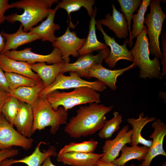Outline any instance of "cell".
I'll return each mask as SVG.
<instances>
[{"label": "cell", "instance_id": "obj_1", "mask_svg": "<svg viewBox=\"0 0 166 166\" xmlns=\"http://www.w3.org/2000/svg\"><path fill=\"white\" fill-rule=\"evenodd\" d=\"M113 107L96 103L81 106L77 110L76 115L66 124L64 131L74 138L94 134L102 128L106 121L105 115Z\"/></svg>", "mask_w": 166, "mask_h": 166}, {"label": "cell", "instance_id": "obj_2", "mask_svg": "<svg viewBox=\"0 0 166 166\" xmlns=\"http://www.w3.org/2000/svg\"><path fill=\"white\" fill-rule=\"evenodd\" d=\"M57 0H20L11 4L18 9H22L23 13L21 14L17 13L12 14L6 17V19L9 22L14 23L18 21L23 26L26 32L29 31L38 23L47 17L53 4Z\"/></svg>", "mask_w": 166, "mask_h": 166}, {"label": "cell", "instance_id": "obj_3", "mask_svg": "<svg viewBox=\"0 0 166 166\" xmlns=\"http://www.w3.org/2000/svg\"><path fill=\"white\" fill-rule=\"evenodd\" d=\"M31 106L34 116L32 134L37 130L41 131L50 126V133L54 134L61 125L67 123V111L62 106L54 110L45 97H38Z\"/></svg>", "mask_w": 166, "mask_h": 166}, {"label": "cell", "instance_id": "obj_4", "mask_svg": "<svg viewBox=\"0 0 166 166\" xmlns=\"http://www.w3.org/2000/svg\"><path fill=\"white\" fill-rule=\"evenodd\" d=\"M147 34V27L144 26L130 51L133 58V63L139 68L140 78L160 79L162 77L159 59L155 57L152 60L150 59Z\"/></svg>", "mask_w": 166, "mask_h": 166}, {"label": "cell", "instance_id": "obj_5", "mask_svg": "<svg viewBox=\"0 0 166 166\" xmlns=\"http://www.w3.org/2000/svg\"><path fill=\"white\" fill-rule=\"evenodd\" d=\"M45 97L55 110L60 106L67 111L77 105L101 102L100 94L87 87L75 88L69 92L56 90L48 93Z\"/></svg>", "mask_w": 166, "mask_h": 166}, {"label": "cell", "instance_id": "obj_6", "mask_svg": "<svg viewBox=\"0 0 166 166\" xmlns=\"http://www.w3.org/2000/svg\"><path fill=\"white\" fill-rule=\"evenodd\" d=\"M160 0L150 1V12L146 15L144 23L147 27V32L150 42L149 49L152 55L161 59L162 53L160 47L159 37L161 33L163 22L166 15L162 11Z\"/></svg>", "mask_w": 166, "mask_h": 166}, {"label": "cell", "instance_id": "obj_7", "mask_svg": "<svg viewBox=\"0 0 166 166\" xmlns=\"http://www.w3.org/2000/svg\"><path fill=\"white\" fill-rule=\"evenodd\" d=\"M69 74V76H65L59 73L52 84L42 89L38 97H45L51 92L60 89L87 87L101 92L106 89V86L99 80L89 81L82 79L76 72H70Z\"/></svg>", "mask_w": 166, "mask_h": 166}, {"label": "cell", "instance_id": "obj_8", "mask_svg": "<svg viewBox=\"0 0 166 166\" xmlns=\"http://www.w3.org/2000/svg\"><path fill=\"white\" fill-rule=\"evenodd\" d=\"M0 113V149L12 148L13 146L22 147L25 150L31 148L34 140L20 133Z\"/></svg>", "mask_w": 166, "mask_h": 166}, {"label": "cell", "instance_id": "obj_9", "mask_svg": "<svg viewBox=\"0 0 166 166\" xmlns=\"http://www.w3.org/2000/svg\"><path fill=\"white\" fill-rule=\"evenodd\" d=\"M31 48L28 47L19 51L12 50L3 54L9 58L25 62L29 64L42 62L54 64L65 62L60 50L57 47H54L50 54L46 55L34 53L31 51Z\"/></svg>", "mask_w": 166, "mask_h": 166}, {"label": "cell", "instance_id": "obj_10", "mask_svg": "<svg viewBox=\"0 0 166 166\" xmlns=\"http://www.w3.org/2000/svg\"><path fill=\"white\" fill-rule=\"evenodd\" d=\"M68 26L64 34L62 36L57 37L52 43L53 46L58 48L62 55V57L65 64L69 63V56L77 57L79 55L78 51L84 45L86 40L85 38L78 37L75 32L71 31Z\"/></svg>", "mask_w": 166, "mask_h": 166}, {"label": "cell", "instance_id": "obj_11", "mask_svg": "<svg viewBox=\"0 0 166 166\" xmlns=\"http://www.w3.org/2000/svg\"><path fill=\"white\" fill-rule=\"evenodd\" d=\"M109 53V49L108 47L101 50L96 55L89 53L80 55L75 62L65 63L61 73L64 74L67 72H75L81 77L87 78L90 68L95 64L102 63Z\"/></svg>", "mask_w": 166, "mask_h": 166}, {"label": "cell", "instance_id": "obj_12", "mask_svg": "<svg viewBox=\"0 0 166 166\" xmlns=\"http://www.w3.org/2000/svg\"><path fill=\"white\" fill-rule=\"evenodd\" d=\"M128 125L124 126L112 140H106L102 147L103 156L99 161L105 163L112 162L119 156L123 146L131 144L132 130H129Z\"/></svg>", "mask_w": 166, "mask_h": 166}, {"label": "cell", "instance_id": "obj_13", "mask_svg": "<svg viewBox=\"0 0 166 166\" xmlns=\"http://www.w3.org/2000/svg\"><path fill=\"white\" fill-rule=\"evenodd\" d=\"M96 26L103 34L105 44L110 48L109 55L104 60L109 68H114L117 61L121 60L133 62V57L126 47L128 40L125 41L123 45H120L116 42L114 37H111L107 34L97 20L96 21Z\"/></svg>", "mask_w": 166, "mask_h": 166}, {"label": "cell", "instance_id": "obj_14", "mask_svg": "<svg viewBox=\"0 0 166 166\" xmlns=\"http://www.w3.org/2000/svg\"><path fill=\"white\" fill-rule=\"evenodd\" d=\"M152 127L154 130L149 137L152 139V144L141 166H151L152 160L158 155L166 156L163 147L164 139L166 135V125L158 119L153 122Z\"/></svg>", "mask_w": 166, "mask_h": 166}, {"label": "cell", "instance_id": "obj_15", "mask_svg": "<svg viewBox=\"0 0 166 166\" xmlns=\"http://www.w3.org/2000/svg\"><path fill=\"white\" fill-rule=\"evenodd\" d=\"M135 66V63H133L125 68L112 70L104 67L102 63L96 64L89 70L87 78H96L112 90H115L117 89L116 83L117 77Z\"/></svg>", "mask_w": 166, "mask_h": 166}, {"label": "cell", "instance_id": "obj_16", "mask_svg": "<svg viewBox=\"0 0 166 166\" xmlns=\"http://www.w3.org/2000/svg\"><path fill=\"white\" fill-rule=\"evenodd\" d=\"M112 14L108 13L105 16V19H98L97 21L102 25L108 27L113 31L116 37L120 39H126L128 34V23L123 13L117 10L112 4Z\"/></svg>", "mask_w": 166, "mask_h": 166}, {"label": "cell", "instance_id": "obj_17", "mask_svg": "<svg viewBox=\"0 0 166 166\" xmlns=\"http://www.w3.org/2000/svg\"><path fill=\"white\" fill-rule=\"evenodd\" d=\"M103 155V153H58L57 155V160L59 162L72 166H94L97 165Z\"/></svg>", "mask_w": 166, "mask_h": 166}, {"label": "cell", "instance_id": "obj_18", "mask_svg": "<svg viewBox=\"0 0 166 166\" xmlns=\"http://www.w3.org/2000/svg\"><path fill=\"white\" fill-rule=\"evenodd\" d=\"M0 34L6 40L4 47L1 53L2 54L11 49L16 50L23 45L41 39V37L37 34L24 31L22 24L20 25L18 30L14 33L9 34L2 30Z\"/></svg>", "mask_w": 166, "mask_h": 166}, {"label": "cell", "instance_id": "obj_19", "mask_svg": "<svg viewBox=\"0 0 166 166\" xmlns=\"http://www.w3.org/2000/svg\"><path fill=\"white\" fill-rule=\"evenodd\" d=\"M33 121L32 106L20 102L14 126L16 127L17 130L22 136L30 138L33 134L32 131Z\"/></svg>", "mask_w": 166, "mask_h": 166}, {"label": "cell", "instance_id": "obj_20", "mask_svg": "<svg viewBox=\"0 0 166 166\" xmlns=\"http://www.w3.org/2000/svg\"><path fill=\"white\" fill-rule=\"evenodd\" d=\"M0 67L5 72L19 74L38 81H41L38 75L32 70L30 64L9 58L2 54H0Z\"/></svg>", "mask_w": 166, "mask_h": 166}, {"label": "cell", "instance_id": "obj_21", "mask_svg": "<svg viewBox=\"0 0 166 166\" xmlns=\"http://www.w3.org/2000/svg\"><path fill=\"white\" fill-rule=\"evenodd\" d=\"M60 8L57 4L51 10L47 18L38 26L32 28L29 32L37 34L41 37L43 42L49 41L52 43L56 39L55 32L60 29V26L54 23L56 13Z\"/></svg>", "mask_w": 166, "mask_h": 166}, {"label": "cell", "instance_id": "obj_22", "mask_svg": "<svg viewBox=\"0 0 166 166\" xmlns=\"http://www.w3.org/2000/svg\"><path fill=\"white\" fill-rule=\"evenodd\" d=\"M65 63L63 62L47 65L42 62L30 65L32 70L39 76L45 88L52 84L58 74L61 73Z\"/></svg>", "mask_w": 166, "mask_h": 166}, {"label": "cell", "instance_id": "obj_23", "mask_svg": "<svg viewBox=\"0 0 166 166\" xmlns=\"http://www.w3.org/2000/svg\"><path fill=\"white\" fill-rule=\"evenodd\" d=\"M144 113L142 112L139 115L138 118H129L127 121L132 127L131 145H136L140 144L149 148L152 145V140L144 138L141 133L142 129L147 123L155 121L156 118L154 117H148V116L144 117Z\"/></svg>", "mask_w": 166, "mask_h": 166}, {"label": "cell", "instance_id": "obj_24", "mask_svg": "<svg viewBox=\"0 0 166 166\" xmlns=\"http://www.w3.org/2000/svg\"><path fill=\"white\" fill-rule=\"evenodd\" d=\"M97 9L95 6L93 9V13L90 21L89 34L85 42L78 51L80 55L91 53L94 51L102 50L108 48L105 44L99 42L97 37L96 32V20L95 17Z\"/></svg>", "mask_w": 166, "mask_h": 166}, {"label": "cell", "instance_id": "obj_25", "mask_svg": "<svg viewBox=\"0 0 166 166\" xmlns=\"http://www.w3.org/2000/svg\"><path fill=\"white\" fill-rule=\"evenodd\" d=\"M43 143L46 144L43 142H40L33 152L29 156L19 160H14L12 158L7 159L6 160L9 163L11 164L20 163H24L28 166H41L47 157L55 156L57 155L56 148L53 146H50L46 151L42 152L40 150V147Z\"/></svg>", "mask_w": 166, "mask_h": 166}, {"label": "cell", "instance_id": "obj_26", "mask_svg": "<svg viewBox=\"0 0 166 166\" xmlns=\"http://www.w3.org/2000/svg\"><path fill=\"white\" fill-rule=\"evenodd\" d=\"M44 88L43 83L41 81L35 85L19 87L10 90L8 93L10 97H14L20 102L32 105Z\"/></svg>", "mask_w": 166, "mask_h": 166}, {"label": "cell", "instance_id": "obj_27", "mask_svg": "<svg viewBox=\"0 0 166 166\" xmlns=\"http://www.w3.org/2000/svg\"><path fill=\"white\" fill-rule=\"evenodd\" d=\"M149 150V148L144 146L138 145L129 147L124 145L121 151L120 157L112 162L118 166H124L128 161L136 159L138 161L144 160Z\"/></svg>", "mask_w": 166, "mask_h": 166}, {"label": "cell", "instance_id": "obj_28", "mask_svg": "<svg viewBox=\"0 0 166 166\" xmlns=\"http://www.w3.org/2000/svg\"><path fill=\"white\" fill-rule=\"evenodd\" d=\"M95 2L94 0H62L59 2L57 4L60 8L63 9L67 11L70 20L69 27L73 28L75 25H73L71 22L70 13L79 10L81 7H84L91 18L93 14V7Z\"/></svg>", "mask_w": 166, "mask_h": 166}, {"label": "cell", "instance_id": "obj_29", "mask_svg": "<svg viewBox=\"0 0 166 166\" xmlns=\"http://www.w3.org/2000/svg\"><path fill=\"white\" fill-rule=\"evenodd\" d=\"M150 0H143L136 14H134L132 17L133 21L132 30L131 31V37L128 40L129 46L131 47L133 44V39L138 36L143 30L144 15L148 6L150 5Z\"/></svg>", "mask_w": 166, "mask_h": 166}, {"label": "cell", "instance_id": "obj_30", "mask_svg": "<svg viewBox=\"0 0 166 166\" xmlns=\"http://www.w3.org/2000/svg\"><path fill=\"white\" fill-rule=\"evenodd\" d=\"M98 145L97 141L93 139L80 143L72 142L65 145L60 150L59 153H62L70 152L83 153H93Z\"/></svg>", "mask_w": 166, "mask_h": 166}, {"label": "cell", "instance_id": "obj_31", "mask_svg": "<svg viewBox=\"0 0 166 166\" xmlns=\"http://www.w3.org/2000/svg\"><path fill=\"white\" fill-rule=\"evenodd\" d=\"M10 90L25 86H33L38 84L41 81H38L17 73L5 72Z\"/></svg>", "mask_w": 166, "mask_h": 166}, {"label": "cell", "instance_id": "obj_32", "mask_svg": "<svg viewBox=\"0 0 166 166\" xmlns=\"http://www.w3.org/2000/svg\"><path fill=\"white\" fill-rule=\"evenodd\" d=\"M122 116L118 112L113 113V117L105 122L102 128L100 130L98 136L101 139L110 138L114 132L119 130L120 125L122 122Z\"/></svg>", "mask_w": 166, "mask_h": 166}, {"label": "cell", "instance_id": "obj_33", "mask_svg": "<svg viewBox=\"0 0 166 166\" xmlns=\"http://www.w3.org/2000/svg\"><path fill=\"white\" fill-rule=\"evenodd\" d=\"M142 0H118L121 7L120 10L123 13L128 23L129 34L131 37V25L133 14L140 6Z\"/></svg>", "mask_w": 166, "mask_h": 166}, {"label": "cell", "instance_id": "obj_34", "mask_svg": "<svg viewBox=\"0 0 166 166\" xmlns=\"http://www.w3.org/2000/svg\"><path fill=\"white\" fill-rule=\"evenodd\" d=\"M20 101L16 98L10 97L4 105L1 113L6 120L14 126V122L19 108Z\"/></svg>", "mask_w": 166, "mask_h": 166}, {"label": "cell", "instance_id": "obj_35", "mask_svg": "<svg viewBox=\"0 0 166 166\" xmlns=\"http://www.w3.org/2000/svg\"><path fill=\"white\" fill-rule=\"evenodd\" d=\"M161 43L162 46V58L161 64L163 66L162 73L161 77L166 75V34L164 32L162 33L161 36Z\"/></svg>", "mask_w": 166, "mask_h": 166}, {"label": "cell", "instance_id": "obj_36", "mask_svg": "<svg viewBox=\"0 0 166 166\" xmlns=\"http://www.w3.org/2000/svg\"><path fill=\"white\" fill-rule=\"evenodd\" d=\"M18 153V150L14 148L0 149V163L5 160L17 155Z\"/></svg>", "mask_w": 166, "mask_h": 166}, {"label": "cell", "instance_id": "obj_37", "mask_svg": "<svg viewBox=\"0 0 166 166\" xmlns=\"http://www.w3.org/2000/svg\"><path fill=\"white\" fill-rule=\"evenodd\" d=\"M14 8L10 4H9L8 0H0V26L6 20L4 13L7 10Z\"/></svg>", "mask_w": 166, "mask_h": 166}, {"label": "cell", "instance_id": "obj_38", "mask_svg": "<svg viewBox=\"0 0 166 166\" xmlns=\"http://www.w3.org/2000/svg\"><path fill=\"white\" fill-rule=\"evenodd\" d=\"M0 67V89L9 93L10 91L5 73Z\"/></svg>", "mask_w": 166, "mask_h": 166}, {"label": "cell", "instance_id": "obj_39", "mask_svg": "<svg viewBox=\"0 0 166 166\" xmlns=\"http://www.w3.org/2000/svg\"><path fill=\"white\" fill-rule=\"evenodd\" d=\"M10 97L9 93L0 89V113L2 107Z\"/></svg>", "mask_w": 166, "mask_h": 166}, {"label": "cell", "instance_id": "obj_40", "mask_svg": "<svg viewBox=\"0 0 166 166\" xmlns=\"http://www.w3.org/2000/svg\"><path fill=\"white\" fill-rule=\"evenodd\" d=\"M41 166H56L53 164L51 160V156L47 157L44 160Z\"/></svg>", "mask_w": 166, "mask_h": 166}, {"label": "cell", "instance_id": "obj_41", "mask_svg": "<svg viewBox=\"0 0 166 166\" xmlns=\"http://www.w3.org/2000/svg\"><path fill=\"white\" fill-rule=\"evenodd\" d=\"M5 40L4 38L0 33V54H1V53L4 47L5 44Z\"/></svg>", "mask_w": 166, "mask_h": 166}, {"label": "cell", "instance_id": "obj_42", "mask_svg": "<svg viewBox=\"0 0 166 166\" xmlns=\"http://www.w3.org/2000/svg\"><path fill=\"white\" fill-rule=\"evenodd\" d=\"M97 166H118L114 164L112 162L105 163L99 161Z\"/></svg>", "mask_w": 166, "mask_h": 166}, {"label": "cell", "instance_id": "obj_43", "mask_svg": "<svg viewBox=\"0 0 166 166\" xmlns=\"http://www.w3.org/2000/svg\"><path fill=\"white\" fill-rule=\"evenodd\" d=\"M12 164L9 163L6 159L0 163V166H12Z\"/></svg>", "mask_w": 166, "mask_h": 166}, {"label": "cell", "instance_id": "obj_44", "mask_svg": "<svg viewBox=\"0 0 166 166\" xmlns=\"http://www.w3.org/2000/svg\"><path fill=\"white\" fill-rule=\"evenodd\" d=\"M124 166H141V164H140L137 166H136L133 164H132L130 165H124Z\"/></svg>", "mask_w": 166, "mask_h": 166}, {"label": "cell", "instance_id": "obj_45", "mask_svg": "<svg viewBox=\"0 0 166 166\" xmlns=\"http://www.w3.org/2000/svg\"><path fill=\"white\" fill-rule=\"evenodd\" d=\"M166 166V162H164V164H163L161 166Z\"/></svg>", "mask_w": 166, "mask_h": 166}]
</instances>
